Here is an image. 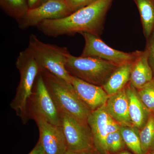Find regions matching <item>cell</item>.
I'll use <instances>...</instances> for the list:
<instances>
[{"mask_svg":"<svg viewBox=\"0 0 154 154\" xmlns=\"http://www.w3.org/2000/svg\"><path fill=\"white\" fill-rule=\"evenodd\" d=\"M147 154H154V150H153L149 152Z\"/></svg>","mask_w":154,"mask_h":154,"instance_id":"cell-30","label":"cell"},{"mask_svg":"<svg viewBox=\"0 0 154 154\" xmlns=\"http://www.w3.org/2000/svg\"><path fill=\"white\" fill-rule=\"evenodd\" d=\"M153 79V72L149 63L148 51L145 49L143 51H139L137 56L132 63L130 83L138 90Z\"/></svg>","mask_w":154,"mask_h":154,"instance_id":"cell-14","label":"cell"},{"mask_svg":"<svg viewBox=\"0 0 154 154\" xmlns=\"http://www.w3.org/2000/svg\"><path fill=\"white\" fill-rule=\"evenodd\" d=\"M113 1L98 0L66 17L45 20L36 27L42 33L51 37L88 33L100 37L106 14Z\"/></svg>","mask_w":154,"mask_h":154,"instance_id":"cell-1","label":"cell"},{"mask_svg":"<svg viewBox=\"0 0 154 154\" xmlns=\"http://www.w3.org/2000/svg\"><path fill=\"white\" fill-rule=\"evenodd\" d=\"M120 126L118 122H116L112 117L109 115L107 121V131L108 134L113 133L120 130Z\"/></svg>","mask_w":154,"mask_h":154,"instance_id":"cell-25","label":"cell"},{"mask_svg":"<svg viewBox=\"0 0 154 154\" xmlns=\"http://www.w3.org/2000/svg\"><path fill=\"white\" fill-rule=\"evenodd\" d=\"M71 83L80 99L91 111L105 105L109 98L101 86L87 82L72 76Z\"/></svg>","mask_w":154,"mask_h":154,"instance_id":"cell-11","label":"cell"},{"mask_svg":"<svg viewBox=\"0 0 154 154\" xmlns=\"http://www.w3.org/2000/svg\"><path fill=\"white\" fill-rule=\"evenodd\" d=\"M0 6L5 13L17 22L23 19L29 9L28 0H0Z\"/></svg>","mask_w":154,"mask_h":154,"instance_id":"cell-18","label":"cell"},{"mask_svg":"<svg viewBox=\"0 0 154 154\" xmlns=\"http://www.w3.org/2000/svg\"><path fill=\"white\" fill-rule=\"evenodd\" d=\"M28 154H45V153L40 143L38 141L35 146Z\"/></svg>","mask_w":154,"mask_h":154,"instance_id":"cell-27","label":"cell"},{"mask_svg":"<svg viewBox=\"0 0 154 154\" xmlns=\"http://www.w3.org/2000/svg\"><path fill=\"white\" fill-rule=\"evenodd\" d=\"M59 112L60 126L65 139L68 150L79 152L95 149L92 133L88 123L68 113Z\"/></svg>","mask_w":154,"mask_h":154,"instance_id":"cell-6","label":"cell"},{"mask_svg":"<svg viewBox=\"0 0 154 154\" xmlns=\"http://www.w3.org/2000/svg\"><path fill=\"white\" fill-rule=\"evenodd\" d=\"M40 72L59 111L87 122L91 111L80 99L72 84L44 70Z\"/></svg>","mask_w":154,"mask_h":154,"instance_id":"cell-3","label":"cell"},{"mask_svg":"<svg viewBox=\"0 0 154 154\" xmlns=\"http://www.w3.org/2000/svg\"><path fill=\"white\" fill-rule=\"evenodd\" d=\"M133 1L139 12L144 36L146 39L154 28V0Z\"/></svg>","mask_w":154,"mask_h":154,"instance_id":"cell-17","label":"cell"},{"mask_svg":"<svg viewBox=\"0 0 154 154\" xmlns=\"http://www.w3.org/2000/svg\"><path fill=\"white\" fill-rule=\"evenodd\" d=\"M108 115L120 125L132 126L128 110V100L125 88L109 96L105 104Z\"/></svg>","mask_w":154,"mask_h":154,"instance_id":"cell-13","label":"cell"},{"mask_svg":"<svg viewBox=\"0 0 154 154\" xmlns=\"http://www.w3.org/2000/svg\"><path fill=\"white\" fill-rule=\"evenodd\" d=\"M118 66L91 57H75L69 54L66 67L71 75L102 87Z\"/></svg>","mask_w":154,"mask_h":154,"instance_id":"cell-5","label":"cell"},{"mask_svg":"<svg viewBox=\"0 0 154 154\" xmlns=\"http://www.w3.org/2000/svg\"><path fill=\"white\" fill-rule=\"evenodd\" d=\"M65 154H99V153L96 151V150L95 149L92 150L79 152H72L67 150V151Z\"/></svg>","mask_w":154,"mask_h":154,"instance_id":"cell-28","label":"cell"},{"mask_svg":"<svg viewBox=\"0 0 154 154\" xmlns=\"http://www.w3.org/2000/svg\"><path fill=\"white\" fill-rule=\"evenodd\" d=\"M71 14L66 0H48L38 7L29 9L23 19L18 22V27L25 30L36 27L45 20L61 19Z\"/></svg>","mask_w":154,"mask_h":154,"instance_id":"cell-9","label":"cell"},{"mask_svg":"<svg viewBox=\"0 0 154 154\" xmlns=\"http://www.w3.org/2000/svg\"><path fill=\"white\" fill-rule=\"evenodd\" d=\"M29 105L30 116L40 117L51 124L60 126L59 111L48 90L41 72L34 83L33 93L28 103Z\"/></svg>","mask_w":154,"mask_h":154,"instance_id":"cell-7","label":"cell"},{"mask_svg":"<svg viewBox=\"0 0 154 154\" xmlns=\"http://www.w3.org/2000/svg\"><path fill=\"white\" fill-rule=\"evenodd\" d=\"M16 65L20 74V81L16 95L10 105L23 123H26L30 117L28 102L33 93L36 77L41 69L28 48L20 52Z\"/></svg>","mask_w":154,"mask_h":154,"instance_id":"cell-2","label":"cell"},{"mask_svg":"<svg viewBox=\"0 0 154 154\" xmlns=\"http://www.w3.org/2000/svg\"><path fill=\"white\" fill-rule=\"evenodd\" d=\"M106 149L108 154H114L123 150L125 144L120 130L107 134L106 139Z\"/></svg>","mask_w":154,"mask_h":154,"instance_id":"cell-21","label":"cell"},{"mask_svg":"<svg viewBox=\"0 0 154 154\" xmlns=\"http://www.w3.org/2000/svg\"><path fill=\"white\" fill-rule=\"evenodd\" d=\"M105 105L91 111L87 120L92 133L94 147L99 154H108L106 139L108 134L107 125L109 115Z\"/></svg>","mask_w":154,"mask_h":154,"instance_id":"cell-12","label":"cell"},{"mask_svg":"<svg viewBox=\"0 0 154 154\" xmlns=\"http://www.w3.org/2000/svg\"><path fill=\"white\" fill-rule=\"evenodd\" d=\"M39 131L40 143L45 154H65L67 151L61 128L39 117L33 118Z\"/></svg>","mask_w":154,"mask_h":154,"instance_id":"cell-10","label":"cell"},{"mask_svg":"<svg viewBox=\"0 0 154 154\" xmlns=\"http://www.w3.org/2000/svg\"><path fill=\"white\" fill-rule=\"evenodd\" d=\"M137 91L144 105L151 113L154 112V78L151 82Z\"/></svg>","mask_w":154,"mask_h":154,"instance_id":"cell-22","label":"cell"},{"mask_svg":"<svg viewBox=\"0 0 154 154\" xmlns=\"http://www.w3.org/2000/svg\"><path fill=\"white\" fill-rule=\"evenodd\" d=\"M145 49L148 53L149 63L153 72L154 78V28L150 35L146 39Z\"/></svg>","mask_w":154,"mask_h":154,"instance_id":"cell-23","label":"cell"},{"mask_svg":"<svg viewBox=\"0 0 154 154\" xmlns=\"http://www.w3.org/2000/svg\"><path fill=\"white\" fill-rule=\"evenodd\" d=\"M114 154H132L130 152L127 151H122Z\"/></svg>","mask_w":154,"mask_h":154,"instance_id":"cell-29","label":"cell"},{"mask_svg":"<svg viewBox=\"0 0 154 154\" xmlns=\"http://www.w3.org/2000/svg\"><path fill=\"white\" fill-rule=\"evenodd\" d=\"M98 0H66L72 13L91 5Z\"/></svg>","mask_w":154,"mask_h":154,"instance_id":"cell-24","label":"cell"},{"mask_svg":"<svg viewBox=\"0 0 154 154\" xmlns=\"http://www.w3.org/2000/svg\"><path fill=\"white\" fill-rule=\"evenodd\" d=\"M48 0H28L29 9H33L41 5Z\"/></svg>","mask_w":154,"mask_h":154,"instance_id":"cell-26","label":"cell"},{"mask_svg":"<svg viewBox=\"0 0 154 154\" xmlns=\"http://www.w3.org/2000/svg\"><path fill=\"white\" fill-rule=\"evenodd\" d=\"M128 100V110L133 126L140 130L146 124L151 112L142 102L137 90L129 83L125 87Z\"/></svg>","mask_w":154,"mask_h":154,"instance_id":"cell-15","label":"cell"},{"mask_svg":"<svg viewBox=\"0 0 154 154\" xmlns=\"http://www.w3.org/2000/svg\"><path fill=\"white\" fill-rule=\"evenodd\" d=\"M139 134L143 154L154 150V114H151L145 125L140 130Z\"/></svg>","mask_w":154,"mask_h":154,"instance_id":"cell-20","label":"cell"},{"mask_svg":"<svg viewBox=\"0 0 154 154\" xmlns=\"http://www.w3.org/2000/svg\"><path fill=\"white\" fill-rule=\"evenodd\" d=\"M81 34L85 41L81 57L98 58L119 66L132 63L138 53L139 51L128 53L113 49L100 37L91 33H83Z\"/></svg>","mask_w":154,"mask_h":154,"instance_id":"cell-8","label":"cell"},{"mask_svg":"<svg viewBox=\"0 0 154 154\" xmlns=\"http://www.w3.org/2000/svg\"><path fill=\"white\" fill-rule=\"evenodd\" d=\"M28 48L41 69L71 84L72 75L66 67L70 54L67 48L45 43L32 34L29 37Z\"/></svg>","mask_w":154,"mask_h":154,"instance_id":"cell-4","label":"cell"},{"mask_svg":"<svg viewBox=\"0 0 154 154\" xmlns=\"http://www.w3.org/2000/svg\"><path fill=\"white\" fill-rule=\"evenodd\" d=\"M120 131L125 145L134 154H143L142 149L140 130L133 126H120Z\"/></svg>","mask_w":154,"mask_h":154,"instance_id":"cell-19","label":"cell"},{"mask_svg":"<svg viewBox=\"0 0 154 154\" xmlns=\"http://www.w3.org/2000/svg\"><path fill=\"white\" fill-rule=\"evenodd\" d=\"M132 63L118 66L102 86L109 96L126 87L130 80Z\"/></svg>","mask_w":154,"mask_h":154,"instance_id":"cell-16","label":"cell"}]
</instances>
